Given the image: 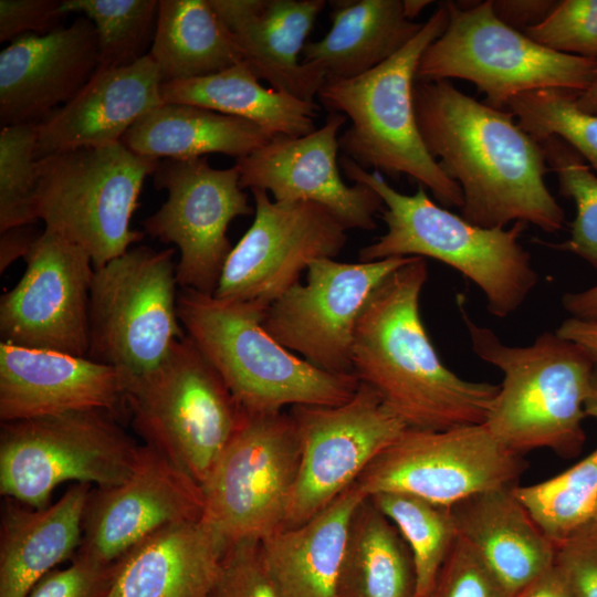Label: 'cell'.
<instances>
[{"label": "cell", "instance_id": "f35d334b", "mask_svg": "<svg viewBox=\"0 0 597 597\" xmlns=\"http://www.w3.org/2000/svg\"><path fill=\"white\" fill-rule=\"evenodd\" d=\"M36 123L0 130V232L35 222Z\"/></svg>", "mask_w": 597, "mask_h": 597}, {"label": "cell", "instance_id": "8fae6325", "mask_svg": "<svg viewBox=\"0 0 597 597\" xmlns=\"http://www.w3.org/2000/svg\"><path fill=\"white\" fill-rule=\"evenodd\" d=\"M175 251L139 245L94 269L87 357L118 369L126 384L159 367L186 335Z\"/></svg>", "mask_w": 597, "mask_h": 597}, {"label": "cell", "instance_id": "d4e9b609", "mask_svg": "<svg viewBox=\"0 0 597 597\" xmlns=\"http://www.w3.org/2000/svg\"><path fill=\"white\" fill-rule=\"evenodd\" d=\"M450 509L458 535L479 554L509 597L554 565L556 546L519 500L514 485L476 493Z\"/></svg>", "mask_w": 597, "mask_h": 597}, {"label": "cell", "instance_id": "7dc6e473", "mask_svg": "<svg viewBox=\"0 0 597 597\" xmlns=\"http://www.w3.org/2000/svg\"><path fill=\"white\" fill-rule=\"evenodd\" d=\"M0 272L19 258H25L40 235L32 224L14 227L0 232Z\"/></svg>", "mask_w": 597, "mask_h": 597}, {"label": "cell", "instance_id": "db71d44e", "mask_svg": "<svg viewBox=\"0 0 597 597\" xmlns=\"http://www.w3.org/2000/svg\"><path fill=\"white\" fill-rule=\"evenodd\" d=\"M432 1L430 0H402V9L405 17L408 20L413 21L419 13L428 7Z\"/></svg>", "mask_w": 597, "mask_h": 597}, {"label": "cell", "instance_id": "5b68a950", "mask_svg": "<svg viewBox=\"0 0 597 597\" xmlns=\"http://www.w3.org/2000/svg\"><path fill=\"white\" fill-rule=\"evenodd\" d=\"M177 310L186 334L247 413L336 406L359 386L355 375L322 370L281 345L263 326L265 310L252 303L181 289Z\"/></svg>", "mask_w": 597, "mask_h": 597}, {"label": "cell", "instance_id": "681fc988", "mask_svg": "<svg viewBox=\"0 0 597 597\" xmlns=\"http://www.w3.org/2000/svg\"><path fill=\"white\" fill-rule=\"evenodd\" d=\"M555 332L582 347L597 364V320L568 317Z\"/></svg>", "mask_w": 597, "mask_h": 597}, {"label": "cell", "instance_id": "d6a6232c", "mask_svg": "<svg viewBox=\"0 0 597 597\" xmlns=\"http://www.w3.org/2000/svg\"><path fill=\"white\" fill-rule=\"evenodd\" d=\"M336 597H416L410 551L397 527L368 498L349 526Z\"/></svg>", "mask_w": 597, "mask_h": 597}, {"label": "cell", "instance_id": "6da1fadb", "mask_svg": "<svg viewBox=\"0 0 597 597\" xmlns=\"http://www.w3.org/2000/svg\"><path fill=\"white\" fill-rule=\"evenodd\" d=\"M413 106L422 140L442 171L461 188V216L483 228L564 227L565 212L545 184L542 145L507 109L459 91L449 81H415Z\"/></svg>", "mask_w": 597, "mask_h": 597}, {"label": "cell", "instance_id": "52a82bcc", "mask_svg": "<svg viewBox=\"0 0 597 597\" xmlns=\"http://www.w3.org/2000/svg\"><path fill=\"white\" fill-rule=\"evenodd\" d=\"M160 160L137 155L121 142L83 146L36 160L35 221L81 247L94 269L144 238L130 228L147 176Z\"/></svg>", "mask_w": 597, "mask_h": 597}, {"label": "cell", "instance_id": "f907efd6", "mask_svg": "<svg viewBox=\"0 0 597 597\" xmlns=\"http://www.w3.org/2000/svg\"><path fill=\"white\" fill-rule=\"evenodd\" d=\"M562 305L569 317L597 320V284L583 291L565 293Z\"/></svg>", "mask_w": 597, "mask_h": 597}, {"label": "cell", "instance_id": "8d00e7d4", "mask_svg": "<svg viewBox=\"0 0 597 597\" xmlns=\"http://www.w3.org/2000/svg\"><path fill=\"white\" fill-rule=\"evenodd\" d=\"M578 92L543 88L513 97L506 109L535 140L557 137L574 148L597 175V114L582 111Z\"/></svg>", "mask_w": 597, "mask_h": 597}, {"label": "cell", "instance_id": "7a4b0ae2", "mask_svg": "<svg viewBox=\"0 0 597 597\" xmlns=\"http://www.w3.org/2000/svg\"><path fill=\"white\" fill-rule=\"evenodd\" d=\"M427 279L426 260L412 256L375 289L356 325L353 373L408 428L484 423L500 386L464 379L443 364L420 315Z\"/></svg>", "mask_w": 597, "mask_h": 597}, {"label": "cell", "instance_id": "ab89813d", "mask_svg": "<svg viewBox=\"0 0 597 597\" xmlns=\"http://www.w3.org/2000/svg\"><path fill=\"white\" fill-rule=\"evenodd\" d=\"M523 33L553 51L597 61V0H563Z\"/></svg>", "mask_w": 597, "mask_h": 597}, {"label": "cell", "instance_id": "d6986e66", "mask_svg": "<svg viewBox=\"0 0 597 597\" xmlns=\"http://www.w3.org/2000/svg\"><path fill=\"white\" fill-rule=\"evenodd\" d=\"M202 512L201 486L160 452L140 444L124 482L90 491L76 553L112 564L156 531L202 519Z\"/></svg>", "mask_w": 597, "mask_h": 597}, {"label": "cell", "instance_id": "74e56055", "mask_svg": "<svg viewBox=\"0 0 597 597\" xmlns=\"http://www.w3.org/2000/svg\"><path fill=\"white\" fill-rule=\"evenodd\" d=\"M548 170L558 180L559 193L574 201L576 216L569 238L559 243L535 239L542 245L570 252L597 272V175L586 160L557 137L540 142Z\"/></svg>", "mask_w": 597, "mask_h": 597}, {"label": "cell", "instance_id": "9a60e30c", "mask_svg": "<svg viewBox=\"0 0 597 597\" xmlns=\"http://www.w3.org/2000/svg\"><path fill=\"white\" fill-rule=\"evenodd\" d=\"M290 415L300 440V465L282 527L297 526L326 507L408 428L363 383L341 405L294 406Z\"/></svg>", "mask_w": 597, "mask_h": 597}, {"label": "cell", "instance_id": "2e32d148", "mask_svg": "<svg viewBox=\"0 0 597 597\" xmlns=\"http://www.w3.org/2000/svg\"><path fill=\"white\" fill-rule=\"evenodd\" d=\"M254 219L229 253L214 291L222 300L263 310L297 284L316 260L335 259L346 228L325 208L308 201H276L252 189Z\"/></svg>", "mask_w": 597, "mask_h": 597}, {"label": "cell", "instance_id": "5bb4252c", "mask_svg": "<svg viewBox=\"0 0 597 597\" xmlns=\"http://www.w3.org/2000/svg\"><path fill=\"white\" fill-rule=\"evenodd\" d=\"M153 177L156 188L166 189L168 197L143 220L145 233L178 248L181 289L213 295L233 248L228 227L237 217L254 212L237 168H213L207 157L164 159Z\"/></svg>", "mask_w": 597, "mask_h": 597}, {"label": "cell", "instance_id": "603a6c76", "mask_svg": "<svg viewBox=\"0 0 597 597\" xmlns=\"http://www.w3.org/2000/svg\"><path fill=\"white\" fill-rule=\"evenodd\" d=\"M163 83L148 54L128 66L98 67L73 98L36 123V160L121 142L137 121L165 103Z\"/></svg>", "mask_w": 597, "mask_h": 597}, {"label": "cell", "instance_id": "f5cc1de1", "mask_svg": "<svg viewBox=\"0 0 597 597\" xmlns=\"http://www.w3.org/2000/svg\"><path fill=\"white\" fill-rule=\"evenodd\" d=\"M585 415L597 420V364H595L585 400Z\"/></svg>", "mask_w": 597, "mask_h": 597}, {"label": "cell", "instance_id": "f6af8a7d", "mask_svg": "<svg viewBox=\"0 0 597 597\" xmlns=\"http://www.w3.org/2000/svg\"><path fill=\"white\" fill-rule=\"evenodd\" d=\"M555 564L575 597H597V525L557 545Z\"/></svg>", "mask_w": 597, "mask_h": 597}, {"label": "cell", "instance_id": "60d3db41", "mask_svg": "<svg viewBox=\"0 0 597 597\" xmlns=\"http://www.w3.org/2000/svg\"><path fill=\"white\" fill-rule=\"evenodd\" d=\"M208 597H282L263 566L260 541L227 546Z\"/></svg>", "mask_w": 597, "mask_h": 597}, {"label": "cell", "instance_id": "484cf974", "mask_svg": "<svg viewBox=\"0 0 597 597\" xmlns=\"http://www.w3.org/2000/svg\"><path fill=\"white\" fill-rule=\"evenodd\" d=\"M226 548L202 519L165 526L118 561L106 597H208Z\"/></svg>", "mask_w": 597, "mask_h": 597}, {"label": "cell", "instance_id": "f1b7e54d", "mask_svg": "<svg viewBox=\"0 0 597 597\" xmlns=\"http://www.w3.org/2000/svg\"><path fill=\"white\" fill-rule=\"evenodd\" d=\"M331 28L305 44L302 63L327 82L359 76L399 52L421 30L405 17L402 0L331 1Z\"/></svg>", "mask_w": 597, "mask_h": 597}, {"label": "cell", "instance_id": "bcb514c9", "mask_svg": "<svg viewBox=\"0 0 597 597\" xmlns=\"http://www.w3.org/2000/svg\"><path fill=\"white\" fill-rule=\"evenodd\" d=\"M554 0H492L496 17L517 31H525L544 21L556 8Z\"/></svg>", "mask_w": 597, "mask_h": 597}, {"label": "cell", "instance_id": "7c38bea8", "mask_svg": "<svg viewBox=\"0 0 597 597\" xmlns=\"http://www.w3.org/2000/svg\"><path fill=\"white\" fill-rule=\"evenodd\" d=\"M300 465L290 413H247L202 484L203 522L229 546L285 521Z\"/></svg>", "mask_w": 597, "mask_h": 597}, {"label": "cell", "instance_id": "cb8c5ba5", "mask_svg": "<svg viewBox=\"0 0 597 597\" xmlns=\"http://www.w3.org/2000/svg\"><path fill=\"white\" fill-rule=\"evenodd\" d=\"M243 62L271 87L315 102L324 80L302 53L324 0H210Z\"/></svg>", "mask_w": 597, "mask_h": 597}, {"label": "cell", "instance_id": "816d5d0a", "mask_svg": "<svg viewBox=\"0 0 597 597\" xmlns=\"http://www.w3.org/2000/svg\"><path fill=\"white\" fill-rule=\"evenodd\" d=\"M576 104L584 112L597 114V75L585 91L577 93Z\"/></svg>", "mask_w": 597, "mask_h": 597}, {"label": "cell", "instance_id": "ac0fdd59", "mask_svg": "<svg viewBox=\"0 0 597 597\" xmlns=\"http://www.w3.org/2000/svg\"><path fill=\"white\" fill-rule=\"evenodd\" d=\"M24 261V274L0 300L1 342L87 357L90 255L44 228Z\"/></svg>", "mask_w": 597, "mask_h": 597}, {"label": "cell", "instance_id": "4fadbf2b", "mask_svg": "<svg viewBox=\"0 0 597 597\" xmlns=\"http://www.w3.org/2000/svg\"><path fill=\"white\" fill-rule=\"evenodd\" d=\"M526 468L523 455L503 447L484 423L407 428L355 484L366 498L397 492L451 506L476 493L517 484Z\"/></svg>", "mask_w": 597, "mask_h": 597}, {"label": "cell", "instance_id": "277c9868", "mask_svg": "<svg viewBox=\"0 0 597 597\" xmlns=\"http://www.w3.org/2000/svg\"><path fill=\"white\" fill-rule=\"evenodd\" d=\"M472 352L501 370L503 378L484 425L507 450L524 455L548 449L576 455L585 443V400L595 362L556 332L531 345L510 346L476 324L458 303Z\"/></svg>", "mask_w": 597, "mask_h": 597}, {"label": "cell", "instance_id": "4dcf8cb0", "mask_svg": "<svg viewBox=\"0 0 597 597\" xmlns=\"http://www.w3.org/2000/svg\"><path fill=\"white\" fill-rule=\"evenodd\" d=\"M165 103L195 105L256 124L271 137L315 129L318 105L264 87L245 62L202 77L164 82Z\"/></svg>", "mask_w": 597, "mask_h": 597}, {"label": "cell", "instance_id": "3957f363", "mask_svg": "<svg viewBox=\"0 0 597 597\" xmlns=\"http://www.w3.org/2000/svg\"><path fill=\"white\" fill-rule=\"evenodd\" d=\"M341 165L348 179L371 188L384 203L380 218L386 232L359 250V261L434 259L473 282L488 311L499 318L516 312L536 286L538 273L520 242L526 223L479 227L433 201L421 185L413 195H405L380 172H369L346 156Z\"/></svg>", "mask_w": 597, "mask_h": 597}, {"label": "cell", "instance_id": "d590c367", "mask_svg": "<svg viewBox=\"0 0 597 597\" xmlns=\"http://www.w3.org/2000/svg\"><path fill=\"white\" fill-rule=\"evenodd\" d=\"M159 0H63L67 13H81L95 27L100 67H123L148 53Z\"/></svg>", "mask_w": 597, "mask_h": 597}, {"label": "cell", "instance_id": "1f68e13d", "mask_svg": "<svg viewBox=\"0 0 597 597\" xmlns=\"http://www.w3.org/2000/svg\"><path fill=\"white\" fill-rule=\"evenodd\" d=\"M148 55L164 82L207 76L243 61L210 0H159Z\"/></svg>", "mask_w": 597, "mask_h": 597}, {"label": "cell", "instance_id": "836d02e7", "mask_svg": "<svg viewBox=\"0 0 597 597\" xmlns=\"http://www.w3.org/2000/svg\"><path fill=\"white\" fill-rule=\"evenodd\" d=\"M514 492L555 546L597 525V447L549 479L515 484Z\"/></svg>", "mask_w": 597, "mask_h": 597}, {"label": "cell", "instance_id": "ba28073f", "mask_svg": "<svg viewBox=\"0 0 597 597\" xmlns=\"http://www.w3.org/2000/svg\"><path fill=\"white\" fill-rule=\"evenodd\" d=\"M124 404L144 444L200 486L245 416L187 334L159 367L126 384Z\"/></svg>", "mask_w": 597, "mask_h": 597}, {"label": "cell", "instance_id": "b9f144b4", "mask_svg": "<svg viewBox=\"0 0 597 597\" xmlns=\"http://www.w3.org/2000/svg\"><path fill=\"white\" fill-rule=\"evenodd\" d=\"M428 597H509L485 563L459 535Z\"/></svg>", "mask_w": 597, "mask_h": 597}, {"label": "cell", "instance_id": "83f0119b", "mask_svg": "<svg viewBox=\"0 0 597 597\" xmlns=\"http://www.w3.org/2000/svg\"><path fill=\"white\" fill-rule=\"evenodd\" d=\"M366 499L354 483L306 522L260 541L263 566L282 597H336L349 526Z\"/></svg>", "mask_w": 597, "mask_h": 597}, {"label": "cell", "instance_id": "7bdbcfd3", "mask_svg": "<svg viewBox=\"0 0 597 597\" xmlns=\"http://www.w3.org/2000/svg\"><path fill=\"white\" fill-rule=\"evenodd\" d=\"M118 561L104 564L75 553L70 566L51 570L28 597H106Z\"/></svg>", "mask_w": 597, "mask_h": 597}, {"label": "cell", "instance_id": "7402d4cb", "mask_svg": "<svg viewBox=\"0 0 597 597\" xmlns=\"http://www.w3.org/2000/svg\"><path fill=\"white\" fill-rule=\"evenodd\" d=\"M126 379L115 367L51 350L0 343V420L78 410L126 416Z\"/></svg>", "mask_w": 597, "mask_h": 597}, {"label": "cell", "instance_id": "ffe728a7", "mask_svg": "<svg viewBox=\"0 0 597 597\" xmlns=\"http://www.w3.org/2000/svg\"><path fill=\"white\" fill-rule=\"evenodd\" d=\"M346 116L329 112L324 125L300 137L276 136L235 159L242 189H262L276 201H308L329 211L345 228L374 230L381 198L341 176L338 133Z\"/></svg>", "mask_w": 597, "mask_h": 597}, {"label": "cell", "instance_id": "e575fe53", "mask_svg": "<svg viewBox=\"0 0 597 597\" xmlns=\"http://www.w3.org/2000/svg\"><path fill=\"white\" fill-rule=\"evenodd\" d=\"M368 499L397 527L410 551L416 597H428L458 537L450 506L397 492Z\"/></svg>", "mask_w": 597, "mask_h": 597}, {"label": "cell", "instance_id": "30bf717a", "mask_svg": "<svg viewBox=\"0 0 597 597\" xmlns=\"http://www.w3.org/2000/svg\"><path fill=\"white\" fill-rule=\"evenodd\" d=\"M139 447L105 410L1 422L0 493L43 509L64 482L114 486L132 473Z\"/></svg>", "mask_w": 597, "mask_h": 597}, {"label": "cell", "instance_id": "e0dca14e", "mask_svg": "<svg viewBox=\"0 0 597 597\" xmlns=\"http://www.w3.org/2000/svg\"><path fill=\"white\" fill-rule=\"evenodd\" d=\"M412 256L377 261H314L298 282L265 311L263 326L313 366L354 375L352 347L359 316L375 289Z\"/></svg>", "mask_w": 597, "mask_h": 597}, {"label": "cell", "instance_id": "f546056e", "mask_svg": "<svg viewBox=\"0 0 597 597\" xmlns=\"http://www.w3.org/2000/svg\"><path fill=\"white\" fill-rule=\"evenodd\" d=\"M271 138L256 124L208 108L163 103L137 121L121 143L130 151L160 160L223 154L235 159Z\"/></svg>", "mask_w": 597, "mask_h": 597}, {"label": "cell", "instance_id": "9c48e42d", "mask_svg": "<svg viewBox=\"0 0 597 597\" xmlns=\"http://www.w3.org/2000/svg\"><path fill=\"white\" fill-rule=\"evenodd\" d=\"M444 3L448 25L422 53L416 81L465 80L488 105L506 109L513 97L535 90L583 92L597 75V61L553 51L506 25L492 0Z\"/></svg>", "mask_w": 597, "mask_h": 597}, {"label": "cell", "instance_id": "44dd1931", "mask_svg": "<svg viewBox=\"0 0 597 597\" xmlns=\"http://www.w3.org/2000/svg\"><path fill=\"white\" fill-rule=\"evenodd\" d=\"M100 67L86 17L43 35L11 41L0 53V123H39L73 98Z\"/></svg>", "mask_w": 597, "mask_h": 597}, {"label": "cell", "instance_id": "4316f807", "mask_svg": "<svg viewBox=\"0 0 597 597\" xmlns=\"http://www.w3.org/2000/svg\"><path fill=\"white\" fill-rule=\"evenodd\" d=\"M92 485L75 483L53 504L33 509L3 498L0 519V597H28L54 566L73 557Z\"/></svg>", "mask_w": 597, "mask_h": 597}, {"label": "cell", "instance_id": "ee69618b", "mask_svg": "<svg viewBox=\"0 0 597 597\" xmlns=\"http://www.w3.org/2000/svg\"><path fill=\"white\" fill-rule=\"evenodd\" d=\"M65 14L63 0H1L0 42L50 33L62 27Z\"/></svg>", "mask_w": 597, "mask_h": 597}, {"label": "cell", "instance_id": "c3c4849f", "mask_svg": "<svg viewBox=\"0 0 597 597\" xmlns=\"http://www.w3.org/2000/svg\"><path fill=\"white\" fill-rule=\"evenodd\" d=\"M513 597H575L566 577L554 563Z\"/></svg>", "mask_w": 597, "mask_h": 597}, {"label": "cell", "instance_id": "8992f818", "mask_svg": "<svg viewBox=\"0 0 597 597\" xmlns=\"http://www.w3.org/2000/svg\"><path fill=\"white\" fill-rule=\"evenodd\" d=\"M448 21L442 2L399 52L359 76L324 83L317 98L329 112L350 121L338 137L343 156L366 170L407 175L429 189L442 207L461 209V188L442 171L422 140L412 96L419 60Z\"/></svg>", "mask_w": 597, "mask_h": 597}]
</instances>
